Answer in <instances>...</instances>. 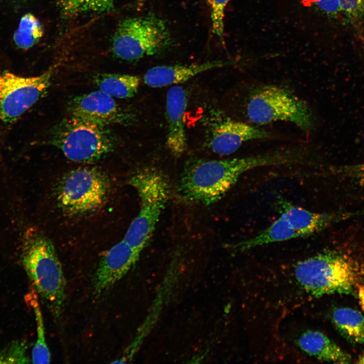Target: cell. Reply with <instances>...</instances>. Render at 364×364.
I'll return each mask as SVG.
<instances>
[{
  "label": "cell",
  "instance_id": "obj_20",
  "mask_svg": "<svg viewBox=\"0 0 364 364\" xmlns=\"http://www.w3.org/2000/svg\"><path fill=\"white\" fill-rule=\"evenodd\" d=\"M33 309L36 324L37 338L32 350L31 362L33 363H48L51 361V353L46 342L44 327L37 296L31 291L27 296Z\"/></svg>",
  "mask_w": 364,
  "mask_h": 364
},
{
  "label": "cell",
  "instance_id": "obj_15",
  "mask_svg": "<svg viewBox=\"0 0 364 364\" xmlns=\"http://www.w3.org/2000/svg\"><path fill=\"white\" fill-rule=\"evenodd\" d=\"M299 347L308 355L324 361L347 363L350 356L321 332L307 330L297 339Z\"/></svg>",
  "mask_w": 364,
  "mask_h": 364
},
{
  "label": "cell",
  "instance_id": "obj_9",
  "mask_svg": "<svg viewBox=\"0 0 364 364\" xmlns=\"http://www.w3.org/2000/svg\"><path fill=\"white\" fill-rule=\"evenodd\" d=\"M54 74L53 68L32 77L0 73V119L5 123L16 120L42 97Z\"/></svg>",
  "mask_w": 364,
  "mask_h": 364
},
{
  "label": "cell",
  "instance_id": "obj_12",
  "mask_svg": "<svg viewBox=\"0 0 364 364\" xmlns=\"http://www.w3.org/2000/svg\"><path fill=\"white\" fill-rule=\"evenodd\" d=\"M139 254L123 240L112 247L101 258L95 272L93 285L96 294L104 293L120 280Z\"/></svg>",
  "mask_w": 364,
  "mask_h": 364
},
{
  "label": "cell",
  "instance_id": "obj_11",
  "mask_svg": "<svg viewBox=\"0 0 364 364\" xmlns=\"http://www.w3.org/2000/svg\"><path fill=\"white\" fill-rule=\"evenodd\" d=\"M271 136L258 126L226 118L214 124L208 145L215 153L225 155L236 151L244 142Z\"/></svg>",
  "mask_w": 364,
  "mask_h": 364
},
{
  "label": "cell",
  "instance_id": "obj_13",
  "mask_svg": "<svg viewBox=\"0 0 364 364\" xmlns=\"http://www.w3.org/2000/svg\"><path fill=\"white\" fill-rule=\"evenodd\" d=\"M187 105L185 89L174 85L168 90L166 97V115L168 123L166 144L171 153L176 157L181 155L187 148L184 115Z\"/></svg>",
  "mask_w": 364,
  "mask_h": 364
},
{
  "label": "cell",
  "instance_id": "obj_1",
  "mask_svg": "<svg viewBox=\"0 0 364 364\" xmlns=\"http://www.w3.org/2000/svg\"><path fill=\"white\" fill-rule=\"evenodd\" d=\"M294 161V153L288 149L243 158L194 160L189 162L184 170L180 191L190 200L211 204L222 198L246 171L258 167L291 164Z\"/></svg>",
  "mask_w": 364,
  "mask_h": 364
},
{
  "label": "cell",
  "instance_id": "obj_22",
  "mask_svg": "<svg viewBox=\"0 0 364 364\" xmlns=\"http://www.w3.org/2000/svg\"><path fill=\"white\" fill-rule=\"evenodd\" d=\"M43 34V29L40 21L31 13L22 17L18 28L13 35L16 45L26 50L36 44Z\"/></svg>",
  "mask_w": 364,
  "mask_h": 364
},
{
  "label": "cell",
  "instance_id": "obj_24",
  "mask_svg": "<svg viewBox=\"0 0 364 364\" xmlns=\"http://www.w3.org/2000/svg\"><path fill=\"white\" fill-rule=\"evenodd\" d=\"M230 1L207 0L210 10L212 31L221 40L223 36L225 9Z\"/></svg>",
  "mask_w": 364,
  "mask_h": 364
},
{
  "label": "cell",
  "instance_id": "obj_4",
  "mask_svg": "<svg viewBox=\"0 0 364 364\" xmlns=\"http://www.w3.org/2000/svg\"><path fill=\"white\" fill-rule=\"evenodd\" d=\"M247 119L256 125L277 121L290 122L305 132L311 131L315 121L307 104L289 90L272 85L253 88L245 105Z\"/></svg>",
  "mask_w": 364,
  "mask_h": 364
},
{
  "label": "cell",
  "instance_id": "obj_18",
  "mask_svg": "<svg viewBox=\"0 0 364 364\" xmlns=\"http://www.w3.org/2000/svg\"><path fill=\"white\" fill-rule=\"evenodd\" d=\"M99 90L113 98L126 99L137 93L140 78L134 75L101 73L94 79Z\"/></svg>",
  "mask_w": 364,
  "mask_h": 364
},
{
  "label": "cell",
  "instance_id": "obj_27",
  "mask_svg": "<svg viewBox=\"0 0 364 364\" xmlns=\"http://www.w3.org/2000/svg\"><path fill=\"white\" fill-rule=\"evenodd\" d=\"M316 5L323 11L328 14H340L338 0H314Z\"/></svg>",
  "mask_w": 364,
  "mask_h": 364
},
{
  "label": "cell",
  "instance_id": "obj_19",
  "mask_svg": "<svg viewBox=\"0 0 364 364\" xmlns=\"http://www.w3.org/2000/svg\"><path fill=\"white\" fill-rule=\"evenodd\" d=\"M332 318L337 330L348 341L364 343V316L360 312L348 307L336 308Z\"/></svg>",
  "mask_w": 364,
  "mask_h": 364
},
{
  "label": "cell",
  "instance_id": "obj_26",
  "mask_svg": "<svg viewBox=\"0 0 364 364\" xmlns=\"http://www.w3.org/2000/svg\"><path fill=\"white\" fill-rule=\"evenodd\" d=\"M344 174L364 186V161L344 168Z\"/></svg>",
  "mask_w": 364,
  "mask_h": 364
},
{
  "label": "cell",
  "instance_id": "obj_14",
  "mask_svg": "<svg viewBox=\"0 0 364 364\" xmlns=\"http://www.w3.org/2000/svg\"><path fill=\"white\" fill-rule=\"evenodd\" d=\"M227 63L213 61L201 64L186 65H162L148 69L144 75V81L152 87H161L187 81L196 75L225 65Z\"/></svg>",
  "mask_w": 364,
  "mask_h": 364
},
{
  "label": "cell",
  "instance_id": "obj_6",
  "mask_svg": "<svg viewBox=\"0 0 364 364\" xmlns=\"http://www.w3.org/2000/svg\"><path fill=\"white\" fill-rule=\"evenodd\" d=\"M171 43L165 22L150 15L121 21L113 36L112 51L118 58L133 61L161 53Z\"/></svg>",
  "mask_w": 364,
  "mask_h": 364
},
{
  "label": "cell",
  "instance_id": "obj_28",
  "mask_svg": "<svg viewBox=\"0 0 364 364\" xmlns=\"http://www.w3.org/2000/svg\"><path fill=\"white\" fill-rule=\"evenodd\" d=\"M357 363H364V353L359 357Z\"/></svg>",
  "mask_w": 364,
  "mask_h": 364
},
{
  "label": "cell",
  "instance_id": "obj_23",
  "mask_svg": "<svg viewBox=\"0 0 364 364\" xmlns=\"http://www.w3.org/2000/svg\"><path fill=\"white\" fill-rule=\"evenodd\" d=\"M27 345L24 342L14 341L0 348V363H30L26 354Z\"/></svg>",
  "mask_w": 364,
  "mask_h": 364
},
{
  "label": "cell",
  "instance_id": "obj_2",
  "mask_svg": "<svg viewBox=\"0 0 364 364\" xmlns=\"http://www.w3.org/2000/svg\"><path fill=\"white\" fill-rule=\"evenodd\" d=\"M21 261L33 288L54 320L59 322L65 306L66 281L52 240L38 231L29 233L23 243Z\"/></svg>",
  "mask_w": 364,
  "mask_h": 364
},
{
  "label": "cell",
  "instance_id": "obj_17",
  "mask_svg": "<svg viewBox=\"0 0 364 364\" xmlns=\"http://www.w3.org/2000/svg\"><path fill=\"white\" fill-rule=\"evenodd\" d=\"M300 238L288 221L282 215L270 225L254 237L237 243L239 251L248 250L270 243Z\"/></svg>",
  "mask_w": 364,
  "mask_h": 364
},
{
  "label": "cell",
  "instance_id": "obj_3",
  "mask_svg": "<svg viewBox=\"0 0 364 364\" xmlns=\"http://www.w3.org/2000/svg\"><path fill=\"white\" fill-rule=\"evenodd\" d=\"M128 183L136 191L141 206L123 240L140 253L152 236L165 206L169 187L164 175L154 168L138 171Z\"/></svg>",
  "mask_w": 364,
  "mask_h": 364
},
{
  "label": "cell",
  "instance_id": "obj_25",
  "mask_svg": "<svg viewBox=\"0 0 364 364\" xmlns=\"http://www.w3.org/2000/svg\"><path fill=\"white\" fill-rule=\"evenodd\" d=\"M340 14L356 17L364 13V0H338Z\"/></svg>",
  "mask_w": 364,
  "mask_h": 364
},
{
  "label": "cell",
  "instance_id": "obj_16",
  "mask_svg": "<svg viewBox=\"0 0 364 364\" xmlns=\"http://www.w3.org/2000/svg\"><path fill=\"white\" fill-rule=\"evenodd\" d=\"M279 202L281 215L288 221L300 238L320 232L335 218L333 215L311 212L284 199Z\"/></svg>",
  "mask_w": 364,
  "mask_h": 364
},
{
  "label": "cell",
  "instance_id": "obj_10",
  "mask_svg": "<svg viewBox=\"0 0 364 364\" xmlns=\"http://www.w3.org/2000/svg\"><path fill=\"white\" fill-rule=\"evenodd\" d=\"M68 110L71 116L104 126L126 123L131 118L113 97L99 89L75 97Z\"/></svg>",
  "mask_w": 364,
  "mask_h": 364
},
{
  "label": "cell",
  "instance_id": "obj_8",
  "mask_svg": "<svg viewBox=\"0 0 364 364\" xmlns=\"http://www.w3.org/2000/svg\"><path fill=\"white\" fill-rule=\"evenodd\" d=\"M350 262L343 256L322 253L298 262L294 269L297 283L315 296L351 291L355 275Z\"/></svg>",
  "mask_w": 364,
  "mask_h": 364
},
{
  "label": "cell",
  "instance_id": "obj_21",
  "mask_svg": "<svg viewBox=\"0 0 364 364\" xmlns=\"http://www.w3.org/2000/svg\"><path fill=\"white\" fill-rule=\"evenodd\" d=\"M59 8L65 19L86 13L102 14L112 11L114 0H60Z\"/></svg>",
  "mask_w": 364,
  "mask_h": 364
},
{
  "label": "cell",
  "instance_id": "obj_5",
  "mask_svg": "<svg viewBox=\"0 0 364 364\" xmlns=\"http://www.w3.org/2000/svg\"><path fill=\"white\" fill-rule=\"evenodd\" d=\"M50 142L69 160L90 163L105 158L115 142L105 126L70 116L53 127Z\"/></svg>",
  "mask_w": 364,
  "mask_h": 364
},
{
  "label": "cell",
  "instance_id": "obj_7",
  "mask_svg": "<svg viewBox=\"0 0 364 364\" xmlns=\"http://www.w3.org/2000/svg\"><path fill=\"white\" fill-rule=\"evenodd\" d=\"M108 176L94 167H82L68 171L56 189L58 204L66 214L81 215L100 208L109 195Z\"/></svg>",
  "mask_w": 364,
  "mask_h": 364
}]
</instances>
